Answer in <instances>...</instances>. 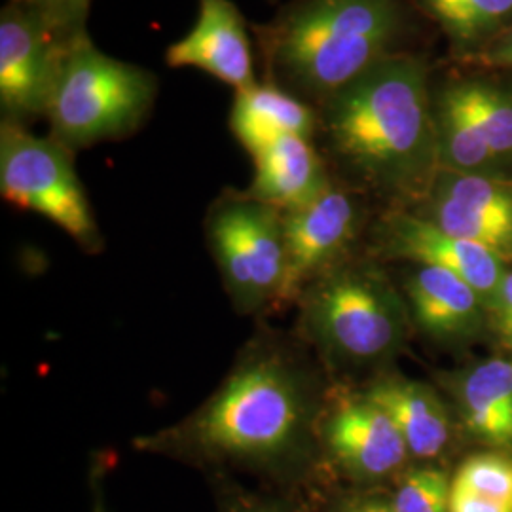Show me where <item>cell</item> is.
<instances>
[{
	"instance_id": "1",
	"label": "cell",
	"mask_w": 512,
	"mask_h": 512,
	"mask_svg": "<svg viewBox=\"0 0 512 512\" xmlns=\"http://www.w3.org/2000/svg\"><path fill=\"white\" fill-rule=\"evenodd\" d=\"M315 143L359 181L421 200L439 173L429 67L406 52L384 59L317 109Z\"/></svg>"
},
{
	"instance_id": "2",
	"label": "cell",
	"mask_w": 512,
	"mask_h": 512,
	"mask_svg": "<svg viewBox=\"0 0 512 512\" xmlns=\"http://www.w3.org/2000/svg\"><path fill=\"white\" fill-rule=\"evenodd\" d=\"M408 0H289L251 23L262 82L319 109L374 65L406 54Z\"/></svg>"
},
{
	"instance_id": "3",
	"label": "cell",
	"mask_w": 512,
	"mask_h": 512,
	"mask_svg": "<svg viewBox=\"0 0 512 512\" xmlns=\"http://www.w3.org/2000/svg\"><path fill=\"white\" fill-rule=\"evenodd\" d=\"M313 423L310 385L279 353L251 355L167 442L211 458L274 461L302 446Z\"/></svg>"
},
{
	"instance_id": "4",
	"label": "cell",
	"mask_w": 512,
	"mask_h": 512,
	"mask_svg": "<svg viewBox=\"0 0 512 512\" xmlns=\"http://www.w3.org/2000/svg\"><path fill=\"white\" fill-rule=\"evenodd\" d=\"M160 93L150 69L101 52L90 35L65 55L46 122L71 150L135 135L147 124Z\"/></svg>"
},
{
	"instance_id": "5",
	"label": "cell",
	"mask_w": 512,
	"mask_h": 512,
	"mask_svg": "<svg viewBox=\"0 0 512 512\" xmlns=\"http://www.w3.org/2000/svg\"><path fill=\"white\" fill-rule=\"evenodd\" d=\"M0 194L19 209L52 220L86 251L101 249V232L74 169L73 150L52 135L0 122Z\"/></svg>"
},
{
	"instance_id": "6",
	"label": "cell",
	"mask_w": 512,
	"mask_h": 512,
	"mask_svg": "<svg viewBox=\"0 0 512 512\" xmlns=\"http://www.w3.org/2000/svg\"><path fill=\"white\" fill-rule=\"evenodd\" d=\"M304 321L313 342L340 361H376L403 342V304L378 275L366 270L319 281L308 294Z\"/></svg>"
},
{
	"instance_id": "7",
	"label": "cell",
	"mask_w": 512,
	"mask_h": 512,
	"mask_svg": "<svg viewBox=\"0 0 512 512\" xmlns=\"http://www.w3.org/2000/svg\"><path fill=\"white\" fill-rule=\"evenodd\" d=\"M207 239L236 306L281 302L285 281L283 213L247 192L220 196L205 220Z\"/></svg>"
},
{
	"instance_id": "8",
	"label": "cell",
	"mask_w": 512,
	"mask_h": 512,
	"mask_svg": "<svg viewBox=\"0 0 512 512\" xmlns=\"http://www.w3.org/2000/svg\"><path fill=\"white\" fill-rule=\"evenodd\" d=\"M73 42L33 0H8L0 10V122L33 126L46 120Z\"/></svg>"
},
{
	"instance_id": "9",
	"label": "cell",
	"mask_w": 512,
	"mask_h": 512,
	"mask_svg": "<svg viewBox=\"0 0 512 512\" xmlns=\"http://www.w3.org/2000/svg\"><path fill=\"white\" fill-rule=\"evenodd\" d=\"M421 219L478 243L503 260L512 256V183L494 175L439 169L425 194Z\"/></svg>"
},
{
	"instance_id": "10",
	"label": "cell",
	"mask_w": 512,
	"mask_h": 512,
	"mask_svg": "<svg viewBox=\"0 0 512 512\" xmlns=\"http://www.w3.org/2000/svg\"><path fill=\"white\" fill-rule=\"evenodd\" d=\"M361 209L355 196L332 183L313 202L283 213L285 281L281 302L293 300L304 285L344 253L355 238Z\"/></svg>"
},
{
	"instance_id": "11",
	"label": "cell",
	"mask_w": 512,
	"mask_h": 512,
	"mask_svg": "<svg viewBox=\"0 0 512 512\" xmlns=\"http://www.w3.org/2000/svg\"><path fill=\"white\" fill-rule=\"evenodd\" d=\"M198 21L186 37L165 52L171 69L194 67L228 84L234 93L260 84L255 69V40L251 25L232 0H198Z\"/></svg>"
},
{
	"instance_id": "12",
	"label": "cell",
	"mask_w": 512,
	"mask_h": 512,
	"mask_svg": "<svg viewBox=\"0 0 512 512\" xmlns=\"http://www.w3.org/2000/svg\"><path fill=\"white\" fill-rule=\"evenodd\" d=\"M380 238L385 251L393 256L414 260L420 266H437L459 275L488 306L494 300L501 279L507 274L503 268L505 260L494 251L446 234L439 226L421 219L416 213H393L385 217L380 226Z\"/></svg>"
},
{
	"instance_id": "13",
	"label": "cell",
	"mask_w": 512,
	"mask_h": 512,
	"mask_svg": "<svg viewBox=\"0 0 512 512\" xmlns=\"http://www.w3.org/2000/svg\"><path fill=\"white\" fill-rule=\"evenodd\" d=\"M325 440L338 463L361 478H384L410 458L395 421L368 395L342 401L330 412Z\"/></svg>"
},
{
	"instance_id": "14",
	"label": "cell",
	"mask_w": 512,
	"mask_h": 512,
	"mask_svg": "<svg viewBox=\"0 0 512 512\" xmlns=\"http://www.w3.org/2000/svg\"><path fill=\"white\" fill-rule=\"evenodd\" d=\"M253 162L247 194L281 213L308 205L334 183L321 148L306 137H281L255 154Z\"/></svg>"
},
{
	"instance_id": "15",
	"label": "cell",
	"mask_w": 512,
	"mask_h": 512,
	"mask_svg": "<svg viewBox=\"0 0 512 512\" xmlns=\"http://www.w3.org/2000/svg\"><path fill=\"white\" fill-rule=\"evenodd\" d=\"M317 122L315 107L262 80L251 90L234 93L230 129L251 158L287 135L315 141Z\"/></svg>"
},
{
	"instance_id": "16",
	"label": "cell",
	"mask_w": 512,
	"mask_h": 512,
	"mask_svg": "<svg viewBox=\"0 0 512 512\" xmlns=\"http://www.w3.org/2000/svg\"><path fill=\"white\" fill-rule=\"evenodd\" d=\"M408 298L421 329L437 338H461L478 327L482 296L459 275L420 266L408 281Z\"/></svg>"
},
{
	"instance_id": "17",
	"label": "cell",
	"mask_w": 512,
	"mask_h": 512,
	"mask_svg": "<svg viewBox=\"0 0 512 512\" xmlns=\"http://www.w3.org/2000/svg\"><path fill=\"white\" fill-rule=\"evenodd\" d=\"M401 431L412 458H437L450 440V420L439 397L425 385L384 380L366 393Z\"/></svg>"
},
{
	"instance_id": "18",
	"label": "cell",
	"mask_w": 512,
	"mask_h": 512,
	"mask_svg": "<svg viewBox=\"0 0 512 512\" xmlns=\"http://www.w3.org/2000/svg\"><path fill=\"white\" fill-rule=\"evenodd\" d=\"M458 399L471 433L497 446H512V361L476 365L459 382Z\"/></svg>"
},
{
	"instance_id": "19",
	"label": "cell",
	"mask_w": 512,
	"mask_h": 512,
	"mask_svg": "<svg viewBox=\"0 0 512 512\" xmlns=\"http://www.w3.org/2000/svg\"><path fill=\"white\" fill-rule=\"evenodd\" d=\"M435 21L459 54L484 50L512 25V0H408Z\"/></svg>"
},
{
	"instance_id": "20",
	"label": "cell",
	"mask_w": 512,
	"mask_h": 512,
	"mask_svg": "<svg viewBox=\"0 0 512 512\" xmlns=\"http://www.w3.org/2000/svg\"><path fill=\"white\" fill-rule=\"evenodd\" d=\"M433 112L440 169L499 177L501 164L476 131L467 112L444 88L433 95Z\"/></svg>"
},
{
	"instance_id": "21",
	"label": "cell",
	"mask_w": 512,
	"mask_h": 512,
	"mask_svg": "<svg viewBox=\"0 0 512 512\" xmlns=\"http://www.w3.org/2000/svg\"><path fill=\"white\" fill-rule=\"evenodd\" d=\"M467 112L476 131L501 165L512 162V92L486 80H458L442 86Z\"/></svg>"
},
{
	"instance_id": "22",
	"label": "cell",
	"mask_w": 512,
	"mask_h": 512,
	"mask_svg": "<svg viewBox=\"0 0 512 512\" xmlns=\"http://www.w3.org/2000/svg\"><path fill=\"white\" fill-rule=\"evenodd\" d=\"M452 480L437 467H421L404 476L393 495V512H450Z\"/></svg>"
},
{
	"instance_id": "23",
	"label": "cell",
	"mask_w": 512,
	"mask_h": 512,
	"mask_svg": "<svg viewBox=\"0 0 512 512\" xmlns=\"http://www.w3.org/2000/svg\"><path fill=\"white\" fill-rule=\"evenodd\" d=\"M452 484L512 507V459L501 454H476L459 465Z\"/></svg>"
},
{
	"instance_id": "24",
	"label": "cell",
	"mask_w": 512,
	"mask_h": 512,
	"mask_svg": "<svg viewBox=\"0 0 512 512\" xmlns=\"http://www.w3.org/2000/svg\"><path fill=\"white\" fill-rule=\"evenodd\" d=\"M42 14L59 31V35L74 42L88 35V18L92 0H33Z\"/></svg>"
},
{
	"instance_id": "25",
	"label": "cell",
	"mask_w": 512,
	"mask_h": 512,
	"mask_svg": "<svg viewBox=\"0 0 512 512\" xmlns=\"http://www.w3.org/2000/svg\"><path fill=\"white\" fill-rule=\"evenodd\" d=\"M495 329L503 346L512 353V272H507L499 283V289L492 300Z\"/></svg>"
},
{
	"instance_id": "26",
	"label": "cell",
	"mask_w": 512,
	"mask_h": 512,
	"mask_svg": "<svg viewBox=\"0 0 512 512\" xmlns=\"http://www.w3.org/2000/svg\"><path fill=\"white\" fill-rule=\"evenodd\" d=\"M450 512H512V507L452 484Z\"/></svg>"
},
{
	"instance_id": "27",
	"label": "cell",
	"mask_w": 512,
	"mask_h": 512,
	"mask_svg": "<svg viewBox=\"0 0 512 512\" xmlns=\"http://www.w3.org/2000/svg\"><path fill=\"white\" fill-rule=\"evenodd\" d=\"M473 57L488 67L512 71V25Z\"/></svg>"
},
{
	"instance_id": "28",
	"label": "cell",
	"mask_w": 512,
	"mask_h": 512,
	"mask_svg": "<svg viewBox=\"0 0 512 512\" xmlns=\"http://www.w3.org/2000/svg\"><path fill=\"white\" fill-rule=\"evenodd\" d=\"M344 512H393V509L391 503H385L382 499H363L349 505Z\"/></svg>"
},
{
	"instance_id": "29",
	"label": "cell",
	"mask_w": 512,
	"mask_h": 512,
	"mask_svg": "<svg viewBox=\"0 0 512 512\" xmlns=\"http://www.w3.org/2000/svg\"><path fill=\"white\" fill-rule=\"evenodd\" d=\"M268 2H270V4H275V2H279V0H268Z\"/></svg>"
}]
</instances>
